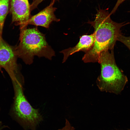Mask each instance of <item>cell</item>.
Here are the masks:
<instances>
[{"label":"cell","instance_id":"3957f363","mask_svg":"<svg viewBox=\"0 0 130 130\" xmlns=\"http://www.w3.org/2000/svg\"><path fill=\"white\" fill-rule=\"evenodd\" d=\"M110 51H105L100 54L98 63L101 71L97 84L101 91L118 94L123 90L128 80L116 64L114 49Z\"/></svg>","mask_w":130,"mask_h":130},{"label":"cell","instance_id":"277c9868","mask_svg":"<svg viewBox=\"0 0 130 130\" xmlns=\"http://www.w3.org/2000/svg\"><path fill=\"white\" fill-rule=\"evenodd\" d=\"M12 82L14 92L13 115L25 129L36 130L37 126L43 120V117L39 109L33 108L26 98L19 80Z\"/></svg>","mask_w":130,"mask_h":130},{"label":"cell","instance_id":"ba28073f","mask_svg":"<svg viewBox=\"0 0 130 130\" xmlns=\"http://www.w3.org/2000/svg\"><path fill=\"white\" fill-rule=\"evenodd\" d=\"M94 39V32L89 35H84L81 36L79 42L74 46L60 52L63 55L62 63L65 62L70 56L76 52L83 51L85 53L89 50L93 45Z\"/></svg>","mask_w":130,"mask_h":130},{"label":"cell","instance_id":"9c48e42d","mask_svg":"<svg viewBox=\"0 0 130 130\" xmlns=\"http://www.w3.org/2000/svg\"><path fill=\"white\" fill-rule=\"evenodd\" d=\"M10 0H0V41L2 37L3 28L6 16L9 12Z\"/></svg>","mask_w":130,"mask_h":130},{"label":"cell","instance_id":"2e32d148","mask_svg":"<svg viewBox=\"0 0 130 130\" xmlns=\"http://www.w3.org/2000/svg\"><path fill=\"white\" fill-rule=\"evenodd\" d=\"M128 130H130V129H129Z\"/></svg>","mask_w":130,"mask_h":130},{"label":"cell","instance_id":"7a4b0ae2","mask_svg":"<svg viewBox=\"0 0 130 130\" xmlns=\"http://www.w3.org/2000/svg\"><path fill=\"white\" fill-rule=\"evenodd\" d=\"M20 42L15 48L18 57L25 64L30 65L34 57H44L50 60L55 55V52L47 42L45 35L37 27L20 30Z\"/></svg>","mask_w":130,"mask_h":130},{"label":"cell","instance_id":"6da1fadb","mask_svg":"<svg viewBox=\"0 0 130 130\" xmlns=\"http://www.w3.org/2000/svg\"><path fill=\"white\" fill-rule=\"evenodd\" d=\"M108 11L99 8L94 20L87 23L94 28V41L92 47L85 53L82 60L85 63L98 62L103 51L114 49L118 38L122 34L121 29L127 24L113 21Z\"/></svg>","mask_w":130,"mask_h":130},{"label":"cell","instance_id":"5b68a950","mask_svg":"<svg viewBox=\"0 0 130 130\" xmlns=\"http://www.w3.org/2000/svg\"><path fill=\"white\" fill-rule=\"evenodd\" d=\"M17 57L15 48L10 46L2 39L0 41V68L5 70L12 82L18 79Z\"/></svg>","mask_w":130,"mask_h":130},{"label":"cell","instance_id":"52a82bcc","mask_svg":"<svg viewBox=\"0 0 130 130\" xmlns=\"http://www.w3.org/2000/svg\"><path fill=\"white\" fill-rule=\"evenodd\" d=\"M55 0H52L50 4L37 14L32 16L29 19L28 25L40 26L48 28L53 21L58 22L60 21L54 14L57 8L53 7Z\"/></svg>","mask_w":130,"mask_h":130},{"label":"cell","instance_id":"8fae6325","mask_svg":"<svg viewBox=\"0 0 130 130\" xmlns=\"http://www.w3.org/2000/svg\"><path fill=\"white\" fill-rule=\"evenodd\" d=\"M45 0H32V2L30 5V9L31 11L36 8L42 2ZM59 1V0H54ZM81 0H79L80 1Z\"/></svg>","mask_w":130,"mask_h":130},{"label":"cell","instance_id":"7c38bea8","mask_svg":"<svg viewBox=\"0 0 130 130\" xmlns=\"http://www.w3.org/2000/svg\"><path fill=\"white\" fill-rule=\"evenodd\" d=\"M74 128L72 126L68 120L65 119V126L61 129L58 130H74Z\"/></svg>","mask_w":130,"mask_h":130},{"label":"cell","instance_id":"5bb4252c","mask_svg":"<svg viewBox=\"0 0 130 130\" xmlns=\"http://www.w3.org/2000/svg\"><path fill=\"white\" fill-rule=\"evenodd\" d=\"M7 127V126L3 125L2 122L0 121V130H2L5 128Z\"/></svg>","mask_w":130,"mask_h":130},{"label":"cell","instance_id":"8992f818","mask_svg":"<svg viewBox=\"0 0 130 130\" xmlns=\"http://www.w3.org/2000/svg\"><path fill=\"white\" fill-rule=\"evenodd\" d=\"M28 0H10L9 12L12 22L20 25V30L27 28L28 21L32 16Z\"/></svg>","mask_w":130,"mask_h":130},{"label":"cell","instance_id":"30bf717a","mask_svg":"<svg viewBox=\"0 0 130 130\" xmlns=\"http://www.w3.org/2000/svg\"><path fill=\"white\" fill-rule=\"evenodd\" d=\"M126 46L130 50V36L126 37L121 34L118 39V40Z\"/></svg>","mask_w":130,"mask_h":130},{"label":"cell","instance_id":"4fadbf2b","mask_svg":"<svg viewBox=\"0 0 130 130\" xmlns=\"http://www.w3.org/2000/svg\"><path fill=\"white\" fill-rule=\"evenodd\" d=\"M125 0H117L114 8L110 13V15L115 13L120 4Z\"/></svg>","mask_w":130,"mask_h":130},{"label":"cell","instance_id":"9a60e30c","mask_svg":"<svg viewBox=\"0 0 130 130\" xmlns=\"http://www.w3.org/2000/svg\"><path fill=\"white\" fill-rule=\"evenodd\" d=\"M128 12H129V13H130V11H128Z\"/></svg>","mask_w":130,"mask_h":130}]
</instances>
